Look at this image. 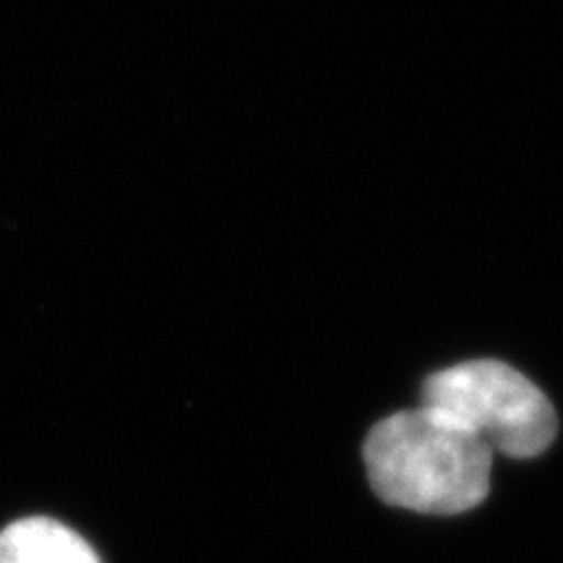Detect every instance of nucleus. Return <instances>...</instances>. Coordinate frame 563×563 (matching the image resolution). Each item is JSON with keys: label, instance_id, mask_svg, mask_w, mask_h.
Returning a JSON list of instances; mask_svg holds the SVG:
<instances>
[{"label": "nucleus", "instance_id": "3", "mask_svg": "<svg viewBox=\"0 0 563 563\" xmlns=\"http://www.w3.org/2000/svg\"><path fill=\"white\" fill-rule=\"evenodd\" d=\"M0 563H100V555L70 527L30 517L0 532Z\"/></svg>", "mask_w": 563, "mask_h": 563}, {"label": "nucleus", "instance_id": "2", "mask_svg": "<svg viewBox=\"0 0 563 563\" xmlns=\"http://www.w3.org/2000/svg\"><path fill=\"white\" fill-rule=\"evenodd\" d=\"M433 407L514 460L543 454L559 433L551 399L530 378L498 361H470L435 373L422 386Z\"/></svg>", "mask_w": 563, "mask_h": 563}, {"label": "nucleus", "instance_id": "1", "mask_svg": "<svg viewBox=\"0 0 563 563\" xmlns=\"http://www.w3.org/2000/svg\"><path fill=\"white\" fill-rule=\"evenodd\" d=\"M363 454L373 490L402 509L452 517L490 490L488 443L426 405L376 422Z\"/></svg>", "mask_w": 563, "mask_h": 563}]
</instances>
